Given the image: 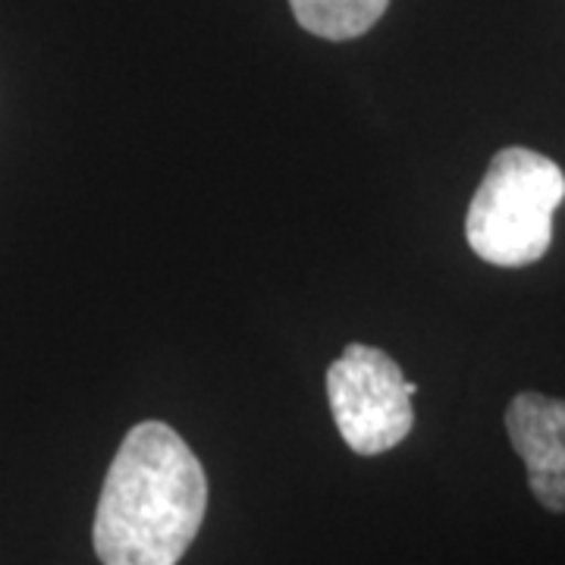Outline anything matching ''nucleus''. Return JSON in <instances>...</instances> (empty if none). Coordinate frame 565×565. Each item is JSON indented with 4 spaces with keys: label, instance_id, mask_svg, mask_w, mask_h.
Instances as JSON below:
<instances>
[{
    "label": "nucleus",
    "instance_id": "obj_1",
    "mask_svg": "<svg viewBox=\"0 0 565 565\" xmlns=\"http://www.w3.org/2000/svg\"><path fill=\"white\" fill-rule=\"evenodd\" d=\"M207 509L199 456L163 422L136 424L117 449L95 512L104 565H177Z\"/></svg>",
    "mask_w": 565,
    "mask_h": 565
},
{
    "label": "nucleus",
    "instance_id": "obj_2",
    "mask_svg": "<svg viewBox=\"0 0 565 565\" xmlns=\"http://www.w3.org/2000/svg\"><path fill=\"white\" fill-rule=\"evenodd\" d=\"M563 199L565 177L550 158L527 148L497 151L468 207L471 252L497 267L541 262L553 245V214Z\"/></svg>",
    "mask_w": 565,
    "mask_h": 565
},
{
    "label": "nucleus",
    "instance_id": "obj_3",
    "mask_svg": "<svg viewBox=\"0 0 565 565\" xmlns=\"http://www.w3.org/2000/svg\"><path fill=\"white\" fill-rule=\"evenodd\" d=\"M418 386L384 349L352 343L327 371V399L345 446L359 456H381L399 446L415 424Z\"/></svg>",
    "mask_w": 565,
    "mask_h": 565
},
{
    "label": "nucleus",
    "instance_id": "obj_4",
    "mask_svg": "<svg viewBox=\"0 0 565 565\" xmlns=\"http://www.w3.org/2000/svg\"><path fill=\"white\" fill-rule=\"evenodd\" d=\"M505 430L527 468L537 503L565 512V403L544 393H519L505 408Z\"/></svg>",
    "mask_w": 565,
    "mask_h": 565
},
{
    "label": "nucleus",
    "instance_id": "obj_5",
    "mask_svg": "<svg viewBox=\"0 0 565 565\" xmlns=\"http://www.w3.org/2000/svg\"><path fill=\"white\" fill-rule=\"evenodd\" d=\"M305 32L327 41H349L374 29L390 0H289Z\"/></svg>",
    "mask_w": 565,
    "mask_h": 565
}]
</instances>
